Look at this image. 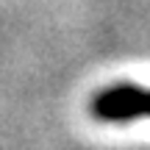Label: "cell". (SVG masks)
I'll use <instances>...</instances> for the list:
<instances>
[{
	"mask_svg": "<svg viewBox=\"0 0 150 150\" xmlns=\"http://www.w3.org/2000/svg\"><path fill=\"white\" fill-rule=\"evenodd\" d=\"M92 114L103 122H131L147 117V89L134 83L108 86L92 100Z\"/></svg>",
	"mask_w": 150,
	"mask_h": 150,
	"instance_id": "obj_1",
	"label": "cell"
},
{
	"mask_svg": "<svg viewBox=\"0 0 150 150\" xmlns=\"http://www.w3.org/2000/svg\"><path fill=\"white\" fill-rule=\"evenodd\" d=\"M147 117H150V89H147Z\"/></svg>",
	"mask_w": 150,
	"mask_h": 150,
	"instance_id": "obj_2",
	"label": "cell"
}]
</instances>
